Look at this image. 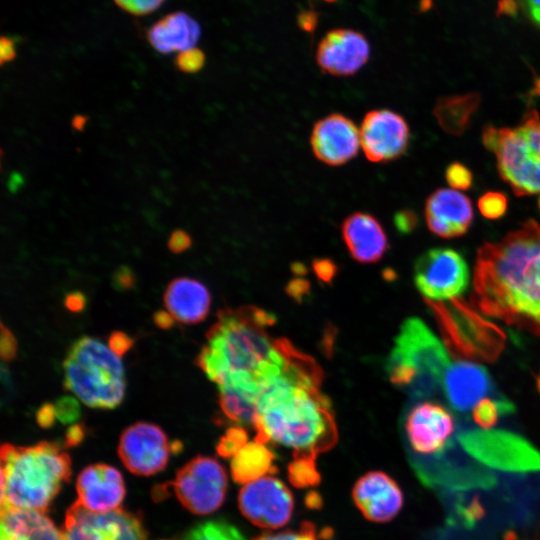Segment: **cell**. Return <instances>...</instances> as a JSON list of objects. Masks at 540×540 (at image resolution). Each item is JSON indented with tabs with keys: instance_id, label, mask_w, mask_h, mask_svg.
Returning <instances> with one entry per match:
<instances>
[{
	"instance_id": "obj_39",
	"label": "cell",
	"mask_w": 540,
	"mask_h": 540,
	"mask_svg": "<svg viewBox=\"0 0 540 540\" xmlns=\"http://www.w3.org/2000/svg\"><path fill=\"white\" fill-rule=\"evenodd\" d=\"M17 354V340L13 333L1 323L0 356L4 362L12 361Z\"/></svg>"
},
{
	"instance_id": "obj_46",
	"label": "cell",
	"mask_w": 540,
	"mask_h": 540,
	"mask_svg": "<svg viewBox=\"0 0 540 540\" xmlns=\"http://www.w3.org/2000/svg\"><path fill=\"white\" fill-rule=\"evenodd\" d=\"M56 411L54 404H43L36 413V420L39 426L42 428H49L56 420Z\"/></svg>"
},
{
	"instance_id": "obj_52",
	"label": "cell",
	"mask_w": 540,
	"mask_h": 540,
	"mask_svg": "<svg viewBox=\"0 0 540 540\" xmlns=\"http://www.w3.org/2000/svg\"><path fill=\"white\" fill-rule=\"evenodd\" d=\"M153 321L155 325L161 329H170L175 319L168 311L159 310L154 313Z\"/></svg>"
},
{
	"instance_id": "obj_53",
	"label": "cell",
	"mask_w": 540,
	"mask_h": 540,
	"mask_svg": "<svg viewBox=\"0 0 540 540\" xmlns=\"http://www.w3.org/2000/svg\"><path fill=\"white\" fill-rule=\"evenodd\" d=\"M88 121V117L85 115H76L72 119V127L77 131H82Z\"/></svg>"
},
{
	"instance_id": "obj_22",
	"label": "cell",
	"mask_w": 540,
	"mask_h": 540,
	"mask_svg": "<svg viewBox=\"0 0 540 540\" xmlns=\"http://www.w3.org/2000/svg\"><path fill=\"white\" fill-rule=\"evenodd\" d=\"M341 231L351 256L358 262H377L387 250L386 233L371 214L355 212L349 215L343 221Z\"/></svg>"
},
{
	"instance_id": "obj_7",
	"label": "cell",
	"mask_w": 540,
	"mask_h": 540,
	"mask_svg": "<svg viewBox=\"0 0 540 540\" xmlns=\"http://www.w3.org/2000/svg\"><path fill=\"white\" fill-rule=\"evenodd\" d=\"M449 364L441 341L421 319L411 317L401 325L387 367L413 385L409 393L419 400L436 391Z\"/></svg>"
},
{
	"instance_id": "obj_32",
	"label": "cell",
	"mask_w": 540,
	"mask_h": 540,
	"mask_svg": "<svg viewBox=\"0 0 540 540\" xmlns=\"http://www.w3.org/2000/svg\"><path fill=\"white\" fill-rule=\"evenodd\" d=\"M247 442L248 435L246 430L242 427L235 426L226 431L216 449L222 457L232 458Z\"/></svg>"
},
{
	"instance_id": "obj_33",
	"label": "cell",
	"mask_w": 540,
	"mask_h": 540,
	"mask_svg": "<svg viewBox=\"0 0 540 540\" xmlns=\"http://www.w3.org/2000/svg\"><path fill=\"white\" fill-rule=\"evenodd\" d=\"M508 201L501 192L490 191L483 194L478 200V209L487 219L496 220L502 217L507 210Z\"/></svg>"
},
{
	"instance_id": "obj_3",
	"label": "cell",
	"mask_w": 540,
	"mask_h": 540,
	"mask_svg": "<svg viewBox=\"0 0 540 540\" xmlns=\"http://www.w3.org/2000/svg\"><path fill=\"white\" fill-rule=\"evenodd\" d=\"M274 316L255 307L223 309L206 334L197 366L218 390L259 399L262 386L284 368L290 342L273 339L267 328Z\"/></svg>"
},
{
	"instance_id": "obj_19",
	"label": "cell",
	"mask_w": 540,
	"mask_h": 540,
	"mask_svg": "<svg viewBox=\"0 0 540 540\" xmlns=\"http://www.w3.org/2000/svg\"><path fill=\"white\" fill-rule=\"evenodd\" d=\"M425 218L433 234L447 239L459 237L473 221L472 203L458 190L439 188L426 200Z\"/></svg>"
},
{
	"instance_id": "obj_16",
	"label": "cell",
	"mask_w": 540,
	"mask_h": 540,
	"mask_svg": "<svg viewBox=\"0 0 540 540\" xmlns=\"http://www.w3.org/2000/svg\"><path fill=\"white\" fill-rule=\"evenodd\" d=\"M369 56L370 45L364 34L349 28H336L319 42L316 62L325 73L351 76L368 62Z\"/></svg>"
},
{
	"instance_id": "obj_56",
	"label": "cell",
	"mask_w": 540,
	"mask_h": 540,
	"mask_svg": "<svg viewBox=\"0 0 540 540\" xmlns=\"http://www.w3.org/2000/svg\"><path fill=\"white\" fill-rule=\"evenodd\" d=\"M322 1H324V2H326V3H335V2L338 1V0H322Z\"/></svg>"
},
{
	"instance_id": "obj_9",
	"label": "cell",
	"mask_w": 540,
	"mask_h": 540,
	"mask_svg": "<svg viewBox=\"0 0 540 540\" xmlns=\"http://www.w3.org/2000/svg\"><path fill=\"white\" fill-rule=\"evenodd\" d=\"M227 475L214 458L197 456L184 465L172 483L181 504L197 515L216 511L227 491Z\"/></svg>"
},
{
	"instance_id": "obj_20",
	"label": "cell",
	"mask_w": 540,
	"mask_h": 540,
	"mask_svg": "<svg viewBox=\"0 0 540 540\" xmlns=\"http://www.w3.org/2000/svg\"><path fill=\"white\" fill-rule=\"evenodd\" d=\"M77 502L94 512H108L120 508L125 496L121 473L107 464H93L84 468L76 481Z\"/></svg>"
},
{
	"instance_id": "obj_12",
	"label": "cell",
	"mask_w": 540,
	"mask_h": 540,
	"mask_svg": "<svg viewBox=\"0 0 540 540\" xmlns=\"http://www.w3.org/2000/svg\"><path fill=\"white\" fill-rule=\"evenodd\" d=\"M243 516L252 524L277 529L289 522L294 499L288 487L273 475L243 484L238 495Z\"/></svg>"
},
{
	"instance_id": "obj_50",
	"label": "cell",
	"mask_w": 540,
	"mask_h": 540,
	"mask_svg": "<svg viewBox=\"0 0 540 540\" xmlns=\"http://www.w3.org/2000/svg\"><path fill=\"white\" fill-rule=\"evenodd\" d=\"M309 291V282L302 278L292 280L287 287V292L296 300H301Z\"/></svg>"
},
{
	"instance_id": "obj_54",
	"label": "cell",
	"mask_w": 540,
	"mask_h": 540,
	"mask_svg": "<svg viewBox=\"0 0 540 540\" xmlns=\"http://www.w3.org/2000/svg\"><path fill=\"white\" fill-rule=\"evenodd\" d=\"M532 94L540 97V76L534 80Z\"/></svg>"
},
{
	"instance_id": "obj_26",
	"label": "cell",
	"mask_w": 540,
	"mask_h": 540,
	"mask_svg": "<svg viewBox=\"0 0 540 540\" xmlns=\"http://www.w3.org/2000/svg\"><path fill=\"white\" fill-rule=\"evenodd\" d=\"M0 540H62V534L45 512L1 508Z\"/></svg>"
},
{
	"instance_id": "obj_40",
	"label": "cell",
	"mask_w": 540,
	"mask_h": 540,
	"mask_svg": "<svg viewBox=\"0 0 540 540\" xmlns=\"http://www.w3.org/2000/svg\"><path fill=\"white\" fill-rule=\"evenodd\" d=\"M134 344V339L122 331H114L108 338V347L119 357L130 350Z\"/></svg>"
},
{
	"instance_id": "obj_42",
	"label": "cell",
	"mask_w": 540,
	"mask_h": 540,
	"mask_svg": "<svg viewBox=\"0 0 540 540\" xmlns=\"http://www.w3.org/2000/svg\"><path fill=\"white\" fill-rule=\"evenodd\" d=\"M192 244L191 236L182 229L174 230L168 240V249L175 254L182 253Z\"/></svg>"
},
{
	"instance_id": "obj_24",
	"label": "cell",
	"mask_w": 540,
	"mask_h": 540,
	"mask_svg": "<svg viewBox=\"0 0 540 540\" xmlns=\"http://www.w3.org/2000/svg\"><path fill=\"white\" fill-rule=\"evenodd\" d=\"M459 440L468 451L485 459H536V452L525 440L507 431L474 430L461 435Z\"/></svg>"
},
{
	"instance_id": "obj_6",
	"label": "cell",
	"mask_w": 540,
	"mask_h": 540,
	"mask_svg": "<svg viewBox=\"0 0 540 540\" xmlns=\"http://www.w3.org/2000/svg\"><path fill=\"white\" fill-rule=\"evenodd\" d=\"M482 139L516 196L540 193V116L536 110L527 111L513 128L486 126Z\"/></svg>"
},
{
	"instance_id": "obj_28",
	"label": "cell",
	"mask_w": 540,
	"mask_h": 540,
	"mask_svg": "<svg viewBox=\"0 0 540 540\" xmlns=\"http://www.w3.org/2000/svg\"><path fill=\"white\" fill-rule=\"evenodd\" d=\"M480 101L478 93L442 97L436 102L433 114L445 132L459 136L469 127Z\"/></svg>"
},
{
	"instance_id": "obj_49",
	"label": "cell",
	"mask_w": 540,
	"mask_h": 540,
	"mask_svg": "<svg viewBox=\"0 0 540 540\" xmlns=\"http://www.w3.org/2000/svg\"><path fill=\"white\" fill-rule=\"evenodd\" d=\"M65 306L72 312H80L85 308L86 297L83 293L75 291L66 295Z\"/></svg>"
},
{
	"instance_id": "obj_31",
	"label": "cell",
	"mask_w": 540,
	"mask_h": 540,
	"mask_svg": "<svg viewBox=\"0 0 540 540\" xmlns=\"http://www.w3.org/2000/svg\"><path fill=\"white\" fill-rule=\"evenodd\" d=\"M288 475L291 483L297 487L316 485L320 480L313 460L293 459L288 467Z\"/></svg>"
},
{
	"instance_id": "obj_13",
	"label": "cell",
	"mask_w": 540,
	"mask_h": 540,
	"mask_svg": "<svg viewBox=\"0 0 540 540\" xmlns=\"http://www.w3.org/2000/svg\"><path fill=\"white\" fill-rule=\"evenodd\" d=\"M403 426L409 448L421 456L442 452L456 430L455 419L448 409L429 400L411 406Z\"/></svg>"
},
{
	"instance_id": "obj_30",
	"label": "cell",
	"mask_w": 540,
	"mask_h": 540,
	"mask_svg": "<svg viewBox=\"0 0 540 540\" xmlns=\"http://www.w3.org/2000/svg\"><path fill=\"white\" fill-rule=\"evenodd\" d=\"M513 411L514 405L505 397L483 398L473 407L472 418L479 427L489 430L500 416L511 414Z\"/></svg>"
},
{
	"instance_id": "obj_45",
	"label": "cell",
	"mask_w": 540,
	"mask_h": 540,
	"mask_svg": "<svg viewBox=\"0 0 540 540\" xmlns=\"http://www.w3.org/2000/svg\"><path fill=\"white\" fill-rule=\"evenodd\" d=\"M319 22V14L314 10H304L297 15V26L304 32L313 33Z\"/></svg>"
},
{
	"instance_id": "obj_41",
	"label": "cell",
	"mask_w": 540,
	"mask_h": 540,
	"mask_svg": "<svg viewBox=\"0 0 540 540\" xmlns=\"http://www.w3.org/2000/svg\"><path fill=\"white\" fill-rule=\"evenodd\" d=\"M135 282V275L128 266H120L112 276V284L117 290H129Z\"/></svg>"
},
{
	"instance_id": "obj_14",
	"label": "cell",
	"mask_w": 540,
	"mask_h": 540,
	"mask_svg": "<svg viewBox=\"0 0 540 540\" xmlns=\"http://www.w3.org/2000/svg\"><path fill=\"white\" fill-rule=\"evenodd\" d=\"M118 454L125 467L136 475L162 471L169 459L170 445L164 431L148 422H137L121 434Z\"/></svg>"
},
{
	"instance_id": "obj_8",
	"label": "cell",
	"mask_w": 540,
	"mask_h": 540,
	"mask_svg": "<svg viewBox=\"0 0 540 540\" xmlns=\"http://www.w3.org/2000/svg\"><path fill=\"white\" fill-rule=\"evenodd\" d=\"M449 352L458 358L495 361L505 345V334L460 298L448 304L426 300Z\"/></svg>"
},
{
	"instance_id": "obj_15",
	"label": "cell",
	"mask_w": 540,
	"mask_h": 540,
	"mask_svg": "<svg viewBox=\"0 0 540 540\" xmlns=\"http://www.w3.org/2000/svg\"><path fill=\"white\" fill-rule=\"evenodd\" d=\"M360 144L366 158L375 163L399 158L409 143V127L398 113L388 109L368 112L360 128Z\"/></svg>"
},
{
	"instance_id": "obj_29",
	"label": "cell",
	"mask_w": 540,
	"mask_h": 540,
	"mask_svg": "<svg viewBox=\"0 0 540 540\" xmlns=\"http://www.w3.org/2000/svg\"><path fill=\"white\" fill-rule=\"evenodd\" d=\"M177 540H246L241 532L224 520H209L184 533Z\"/></svg>"
},
{
	"instance_id": "obj_57",
	"label": "cell",
	"mask_w": 540,
	"mask_h": 540,
	"mask_svg": "<svg viewBox=\"0 0 540 540\" xmlns=\"http://www.w3.org/2000/svg\"><path fill=\"white\" fill-rule=\"evenodd\" d=\"M538 207H539V210H540V197L538 199Z\"/></svg>"
},
{
	"instance_id": "obj_36",
	"label": "cell",
	"mask_w": 540,
	"mask_h": 540,
	"mask_svg": "<svg viewBox=\"0 0 540 540\" xmlns=\"http://www.w3.org/2000/svg\"><path fill=\"white\" fill-rule=\"evenodd\" d=\"M56 418L62 424H71L76 422L81 416V407L79 401L73 396H61L54 404Z\"/></svg>"
},
{
	"instance_id": "obj_43",
	"label": "cell",
	"mask_w": 540,
	"mask_h": 540,
	"mask_svg": "<svg viewBox=\"0 0 540 540\" xmlns=\"http://www.w3.org/2000/svg\"><path fill=\"white\" fill-rule=\"evenodd\" d=\"M312 266L316 276L325 283H329L336 274V265L330 259H315Z\"/></svg>"
},
{
	"instance_id": "obj_37",
	"label": "cell",
	"mask_w": 540,
	"mask_h": 540,
	"mask_svg": "<svg viewBox=\"0 0 540 540\" xmlns=\"http://www.w3.org/2000/svg\"><path fill=\"white\" fill-rule=\"evenodd\" d=\"M448 184L455 190H466L472 185V173L463 164L454 162L450 164L445 173Z\"/></svg>"
},
{
	"instance_id": "obj_55",
	"label": "cell",
	"mask_w": 540,
	"mask_h": 540,
	"mask_svg": "<svg viewBox=\"0 0 540 540\" xmlns=\"http://www.w3.org/2000/svg\"><path fill=\"white\" fill-rule=\"evenodd\" d=\"M536 387L538 392L540 393V374L536 378Z\"/></svg>"
},
{
	"instance_id": "obj_23",
	"label": "cell",
	"mask_w": 540,
	"mask_h": 540,
	"mask_svg": "<svg viewBox=\"0 0 540 540\" xmlns=\"http://www.w3.org/2000/svg\"><path fill=\"white\" fill-rule=\"evenodd\" d=\"M164 305L175 321L196 324L203 321L210 310L211 296L201 282L188 277L173 279L166 287Z\"/></svg>"
},
{
	"instance_id": "obj_11",
	"label": "cell",
	"mask_w": 540,
	"mask_h": 540,
	"mask_svg": "<svg viewBox=\"0 0 540 540\" xmlns=\"http://www.w3.org/2000/svg\"><path fill=\"white\" fill-rule=\"evenodd\" d=\"M61 534L62 540H146L136 515L122 508L94 512L77 501L66 512Z\"/></svg>"
},
{
	"instance_id": "obj_44",
	"label": "cell",
	"mask_w": 540,
	"mask_h": 540,
	"mask_svg": "<svg viewBox=\"0 0 540 540\" xmlns=\"http://www.w3.org/2000/svg\"><path fill=\"white\" fill-rule=\"evenodd\" d=\"M394 223L400 233L407 234L416 227L417 216L413 211L402 210L395 215Z\"/></svg>"
},
{
	"instance_id": "obj_21",
	"label": "cell",
	"mask_w": 540,
	"mask_h": 540,
	"mask_svg": "<svg viewBox=\"0 0 540 540\" xmlns=\"http://www.w3.org/2000/svg\"><path fill=\"white\" fill-rule=\"evenodd\" d=\"M441 384L449 404L458 412L473 408L493 386L485 367L462 360L448 365Z\"/></svg>"
},
{
	"instance_id": "obj_47",
	"label": "cell",
	"mask_w": 540,
	"mask_h": 540,
	"mask_svg": "<svg viewBox=\"0 0 540 540\" xmlns=\"http://www.w3.org/2000/svg\"><path fill=\"white\" fill-rule=\"evenodd\" d=\"M519 3L529 20L540 28V0H519Z\"/></svg>"
},
{
	"instance_id": "obj_17",
	"label": "cell",
	"mask_w": 540,
	"mask_h": 540,
	"mask_svg": "<svg viewBox=\"0 0 540 540\" xmlns=\"http://www.w3.org/2000/svg\"><path fill=\"white\" fill-rule=\"evenodd\" d=\"M310 142L317 159L327 165L339 166L357 155L361 145L360 131L351 119L334 113L315 123Z\"/></svg>"
},
{
	"instance_id": "obj_34",
	"label": "cell",
	"mask_w": 540,
	"mask_h": 540,
	"mask_svg": "<svg viewBox=\"0 0 540 540\" xmlns=\"http://www.w3.org/2000/svg\"><path fill=\"white\" fill-rule=\"evenodd\" d=\"M252 540H319L316 527L304 522L297 530H285L278 533H265Z\"/></svg>"
},
{
	"instance_id": "obj_1",
	"label": "cell",
	"mask_w": 540,
	"mask_h": 540,
	"mask_svg": "<svg viewBox=\"0 0 540 540\" xmlns=\"http://www.w3.org/2000/svg\"><path fill=\"white\" fill-rule=\"evenodd\" d=\"M321 381L317 363L290 343L283 370L261 388L254 440L289 448L293 459L315 461L331 449L337 428Z\"/></svg>"
},
{
	"instance_id": "obj_27",
	"label": "cell",
	"mask_w": 540,
	"mask_h": 540,
	"mask_svg": "<svg viewBox=\"0 0 540 540\" xmlns=\"http://www.w3.org/2000/svg\"><path fill=\"white\" fill-rule=\"evenodd\" d=\"M274 454L266 444L254 440L247 442L231 460L233 479L246 484L266 475L276 472Z\"/></svg>"
},
{
	"instance_id": "obj_5",
	"label": "cell",
	"mask_w": 540,
	"mask_h": 540,
	"mask_svg": "<svg viewBox=\"0 0 540 540\" xmlns=\"http://www.w3.org/2000/svg\"><path fill=\"white\" fill-rule=\"evenodd\" d=\"M64 388L91 408L114 409L125 396V370L121 357L99 339L82 336L63 362Z\"/></svg>"
},
{
	"instance_id": "obj_10",
	"label": "cell",
	"mask_w": 540,
	"mask_h": 540,
	"mask_svg": "<svg viewBox=\"0 0 540 540\" xmlns=\"http://www.w3.org/2000/svg\"><path fill=\"white\" fill-rule=\"evenodd\" d=\"M469 268L462 255L451 248H433L415 263L414 281L426 300L457 298L468 287Z\"/></svg>"
},
{
	"instance_id": "obj_18",
	"label": "cell",
	"mask_w": 540,
	"mask_h": 540,
	"mask_svg": "<svg viewBox=\"0 0 540 540\" xmlns=\"http://www.w3.org/2000/svg\"><path fill=\"white\" fill-rule=\"evenodd\" d=\"M355 505L372 522L384 523L400 512L404 497L397 482L381 471L360 477L352 490Z\"/></svg>"
},
{
	"instance_id": "obj_2",
	"label": "cell",
	"mask_w": 540,
	"mask_h": 540,
	"mask_svg": "<svg viewBox=\"0 0 540 540\" xmlns=\"http://www.w3.org/2000/svg\"><path fill=\"white\" fill-rule=\"evenodd\" d=\"M473 300L485 314L540 337V224L534 220L477 252Z\"/></svg>"
},
{
	"instance_id": "obj_25",
	"label": "cell",
	"mask_w": 540,
	"mask_h": 540,
	"mask_svg": "<svg viewBox=\"0 0 540 540\" xmlns=\"http://www.w3.org/2000/svg\"><path fill=\"white\" fill-rule=\"evenodd\" d=\"M199 23L185 12H173L147 31L149 44L159 53L169 54L193 48L200 38Z\"/></svg>"
},
{
	"instance_id": "obj_38",
	"label": "cell",
	"mask_w": 540,
	"mask_h": 540,
	"mask_svg": "<svg viewBox=\"0 0 540 540\" xmlns=\"http://www.w3.org/2000/svg\"><path fill=\"white\" fill-rule=\"evenodd\" d=\"M165 0H114L124 11L137 15H147L155 11Z\"/></svg>"
},
{
	"instance_id": "obj_4",
	"label": "cell",
	"mask_w": 540,
	"mask_h": 540,
	"mask_svg": "<svg viewBox=\"0 0 540 540\" xmlns=\"http://www.w3.org/2000/svg\"><path fill=\"white\" fill-rule=\"evenodd\" d=\"M71 476L69 455L54 442L1 447V508L45 512Z\"/></svg>"
},
{
	"instance_id": "obj_35",
	"label": "cell",
	"mask_w": 540,
	"mask_h": 540,
	"mask_svg": "<svg viewBox=\"0 0 540 540\" xmlns=\"http://www.w3.org/2000/svg\"><path fill=\"white\" fill-rule=\"evenodd\" d=\"M205 61L204 52L193 47L178 53L175 59V66L179 71L191 74L200 71Z\"/></svg>"
},
{
	"instance_id": "obj_48",
	"label": "cell",
	"mask_w": 540,
	"mask_h": 540,
	"mask_svg": "<svg viewBox=\"0 0 540 540\" xmlns=\"http://www.w3.org/2000/svg\"><path fill=\"white\" fill-rule=\"evenodd\" d=\"M16 57L15 42L6 36L1 37L0 41V60L3 65L5 62L12 61Z\"/></svg>"
},
{
	"instance_id": "obj_51",
	"label": "cell",
	"mask_w": 540,
	"mask_h": 540,
	"mask_svg": "<svg viewBox=\"0 0 540 540\" xmlns=\"http://www.w3.org/2000/svg\"><path fill=\"white\" fill-rule=\"evenodd\" d=\"M85 436L84 426L80 423L70 426L65 435V445L68 447L78 445Z\"/></svg>"
}]
</instances>
